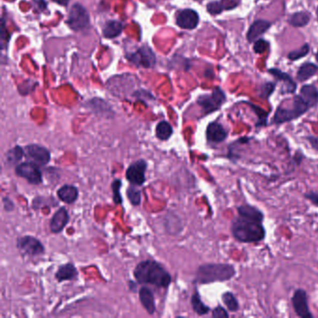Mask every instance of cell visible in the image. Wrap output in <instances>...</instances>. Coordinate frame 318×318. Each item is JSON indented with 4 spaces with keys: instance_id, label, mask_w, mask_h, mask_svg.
<instances>
[{
    "instance_id": "cell-32",
    "label": "cell",
    "mask_w": 318,
    "mask_h": 318,
    "mask_svg": "<svg viewBox=\"0 0 318 318\" xmlns=\"http://www.w3.org/2000/svg\"><path fill=\"white\" fill-rule=\"evenodd\" d=\"M120 187H121V180L120 179H115L112 182L111 188H112V191H113L114 203L116 205H120L122 203V198H121V195H120Z\"/></svg>"
},
{
    "instance_id": "cell-15",
    "label": "cell",
    "mask_w": 318,
    "mask_h": 318,
    "mask_svg": "<svg viewBox=\"0 0 318 318\" xmlns=\"http://www.w3.org/2000/svg\"><path fill=\"white\" fill-rule=\"evenodd\" d=\"M228 136L225 128L219 122H211L206 128L207 141L213 144H219L224 141Z\"/></svg>"
},
{
    "instance_id": "cell-23",
    "label": "cell",
    "mask_w": 318,
    "mask_h": 318,
    "mask_svg": "<svg viewBox=\"0 0 318 318\" xmlns=\"http://www.w3.org/2000/svg\"><path fill=\"white\" fill-rule=\"evenodd\" d=\"M172 134H173V128L168 121L162 120L158 123L156 127V136L160 140L166 141L172 136Z\"/></svg>"
},
{
    "instance_id": "cell-8",
    "label": "cell",
    "mask_w": 318,
    "mask_h": 318,
    "mask_svg": "<svg viewBox=\"0 0 318 318\" xmlns=\"http://www.w3.org/2000/svg\"><path fill=\"white\" fill-rule=\"evenodd\" d=\"M16 245L22 254L27 255L30 257H36L45 253V248L43 247L41 242L30 235H25L18 238Z\"/></svg>"
},
{
    "instance_id": "cell-12",
    "label": "cell",
    "mask_w": 318,
    "mask_h": 318,
    "mask_svg": "<svg viewBox=\"0 0 318 318\" xmlns=\"http://www.w3.org/2000/svg\"><path fill=\"white\" fill-rule=\"evenodd\" d=\"M294 310L300 318H313V315L308 306L307 294L304 290H297L292 297Z\"/></svg>"
},
{
    "instance_id": "cell-7",
    "label": "cell",
    "mask_w": 318,
    "mask_h": 318,
    "mask_svg": "<svg viewBox=\"0 0 318 318\" xmlns=\"http://www.w3.org/2000/svg\"><path fill=\"white\" fill-rule=\"evenodd\" d=\"M126 58L136 66L144 68H151L156 64L155 54L148 46H142L133 53L127 54Z\"/></svg>"
},
{
    "instance_id": "cell-6",
    "label": "cell",
    "mask_w": 318,
    "mask_h": 318,
    "mask_svg": "<svg viewBox=\"0 0 318 318\" xmlns=\"http://www.w3.org/2000/svg\"><path fill=\"white\" fill-rule=\"evenodd\" d=\"M16 174L27 180L32 185H39L42 182V173L38 165L33 162L19 163L15 168Z\"/></svg>"
},
{
    "instance_id": "cell-26",
    "label": "cell",
    "mask_w": 318,
    "mask_h": 318,
    "mask_svg": "<svg viewBox=\"0 0 318 318\" xmlns=\"http://www.w3.org/2000/svg\"><path fill=\"white\" fill-rule=\"evenodd\" d=\"M191 305L194 312L198 314L199 316H205L210 312V308L202 302L197 291H195L191 297Z\"/></svg>"
},
{
    "instance_id": "cell-9",
    "label": "cell",
    "mask_w": 318,
    "mask_h": 318,
    "mask_svg": "<svg viewBox=\"0 0 318 318\" xmlns=\"http://www.w3.org/2000/svg\"><path fill=\"white\" fill-rule=\"evenodd\" d=\"M225 101L226 97L224 92L218 88L209 95L200 96L197 103L204 109L205 113L208 114L218 110Z\"/></svg>"
},
{
    "instance_id": "cell-42",
    "label": "cell",
    "mask_w": 318,
    "mask_h": 318,
    "mask_svg": "<svg viewBox=\"0 0 318 318\" xmlns=\"http://www.w3.org/2000/svg\"><path fill=\"white\" fill-rule=\"evenodd\" d=\"M317 13H318V11H317Z\"/></svg>"
},
{
    "instance_id": "cell-1",
    "label": "cell",
    "mask_w": 318,
    "mask_h": 318,
    "mask_svg": "<svg viewBox=\"0 0 318 318\" xmlns=\"http://www.w3.org/2000/svg\"><path fill=\"white\" fill-rule=\"evenodd\" d=\"M134 278L139 284H149L159 288H168L172 282L169 273L154 261L141 262L134 271Z\"/></svg>"
},
{
    "instance_id": "cell-18",
    "label": "cell",
    "mask_w": 318,
    "mask_h": 318,
    "mask_svg": "<svg viewBox=\"0 0 318 318\" xmlns=\"http://www.w3.org/2000/svg\"><path fill=\"white\" fill-rule=\"evenodd\" d=\"M139 300L143 307L149 315H153L156 311L155 300L152 291L147 287H143L139 290Z\"/></svg>"
},
{
    "instance_id": "cell-16",
    "label": "cell",
    "mask_w": 318,
    "mask_h": 318,
    "mask_svg": "<svg viewBox=\"0 0 318 318\" xmlns=\"http://www.w3.org/2000/svg\"><path fill=\"white\" fill-rule=\"evenodd\" d=\"M271 27V23L265 20H258L250 26L248 32V42H254Z\"/></svg>"
},
{
    "instance_id": "cell-24",
    "label": "cell",
    "mask_w": 318,
    "mask_h": 318,
    "mask_svg": "<svg viewBox=\"0 0 318 318\" xmlns=\"http://www.w3.org/2000/svg\"><path fill=\"white\" fill-rule=\"evenodd\" d=\"M237 211H238V215H242V216H246V217H249V218L259 219V220H262V221L264 219V216H263L262 211L259 210L258 208H256L255 206H252V205H241L237 208Z\"/></svg>"
},
{
    "instance_id": "cell-40",
    "label": "cell",
    "mask_w": 318,
    "mask_h": 318,
    "mask_svg": "<svg viewBox=\"0 0 318 318\" xmlns=\"http://www.w3.org/2000/svg\"><path fill=\"white\" fill-rule=\"evenodd\" d=\"M57 4L61 5V6H67V4L69 3V0H52Z\"/></svg>"
},
{
    "instance_id": "cell-36",
    "label": "cell",
    "mask_w": 318,
    "mask_h": 318,
    "mask_svg": "<svg viewBox=\"0 0 318 318\" xmlns=\"http://www.w3.org/2000/svg\"><path fill=\"white\" fill-rule=\"evenodd\" d=\"M274 90H275V85L272 84V83L264 85V86L262 87V97H263V98H267V97L270 96V94L274 92Z\"/></svg>"
},
{
    "instance_id": "cell-4",
    "label": "cell",
    "mask_w": 318,
    "mask_h": 318,
    "mask_svg": "<svg viewBox=\"0 0 318 318\" xmlns=\"http://www.w3.org/2000/svg\"><path fill=\"white\" fill-rule=\"evenodd\" d=\"M310 107L305 103L301 95L296 96L293 100V104L291 107H283L279 106L275 114L274 121L277 124H281L284 122H288L290 120L298 119L302 115H304Z\"/></svg>"
},
{
    "instance_id": "cell-34",
    "label": "cell",
    "mask_w": 318,
    "mask_h": 318,
    "mask_svg": "<svg viewBox=\"0 0 318 318\" xmlns=\"http://www.w3.org/2000/svg\"><path fill=\"white\" fill-rule=\"evenodd\" d=\"M268 42L263 40V39H259L258 41H256L254 45V50L256 53H263L265 50L268 49Z\"/></svg>"
},
{
    "instance_id": "cell-3",
    "label": "cell",
    "mask_w": 318,
    "mask_h": 318,
    "mask_svg": "<svg viewBox=\"0 0 318 318\" xmlns=\"http://www.w3.org/2000/svg\"><path fill=\"white\" fill-rule=\"evenodd\" d=\"M235 276V269L231 264L210 263L200 266L196 275V282L209 284L224 282Z\"/></svg>"
},
{
    "instance_id": "cell-27",
    "label": "cell",
    "mask_w": 318,
    "mask_h": 318,
    "mask_svg": "<svg viewBox=\"0 0 318 318\" xmlns=\"http://www.w3.org/2000/svg\"><path fill=\"white\" fill-rule=\"evenodd\" d=\"M24 156V149H21L20 146H16L9 149L6 154V163L8 165H14L21 162L22 157Z\"/></svg>"
},
{
    "instance_id": "cell-13",
    "label": "cell",
    "mask_w": 318,
    "mask_h": 318,
    "mask_svg": "<svg viewBox=\"0 0 318 318\" xmlns=\"http://www.w3.org/2000/svg\"><path fill=\"white\" fill-rule=\"evenodd\" d=\"M199 23V15L195 10L191 8H186L181 11L177 16V24L183 29L196 28Z\"/></svg>"
},
{
    "instance_id": "cell-25",
    "label": "cell",
    "mask_w": 318,
    "mask_h": 318,
    "mask_svg": "<svg viewBox=\"0 0 318 318\" xmlns=\"http://www.w3.org/2000/svg\"><path fill=\"white\" fill-rule=\"evenodd\" d=\"M270 73H272L277 79L285 82L284 84L286 85V92H293L296 90V84L293 82V80L288 74L283 73L282 71L278 69H271Z\"/></svg>"
},
{
    "instance_id": "cell-14",
    "label": "cell",
    "mask_w": 318,
    "mask_h": 318,
    "mask_svg": "<svg viewBox=\"0 0 318 318\" xmlns=\"http://www.w3.org/2000/svg\"><path fill=\"white\" fill-rule=\"evenodd\" d=\"M69 221V214L65 207L58 209L50 221V231L53 234L61 233Z\"/></svg>"
},
{
    "instance_id": "cell-41",
    "label": "cell",
    "mask_w": 318,
    "mask_h": 318,
    "mask_svg": "<svg viewBox=\"0 0 318 318\" xmlns=\"http://www.w3.org/2000/svg\"><path fill=\"white\" fill-rule=\"evenodd\" d=\"M317 60H318V54H317Z\"/></svg>"
},
{
    "instance_id": "cell-33",
    "label": "cell",
    "mask_w": 318,
    "mask_h": 318,
    "mask_svg": "<svg viewBox=\"0 0 318 318\" xmlns=\"http://www.w3.org/2000/svg\"><path fill=\"white\" fill-rule=\"evenodd\" d=\"M309 50H310L309 46L307 44H305L303 47H301L300 49L294 50V51H291L289 54V58H290V60H298V59H300L302 57L306 56L308 54V52H309Z\"/></svg>"
},
{
    "instance_id": "cell-28",
    "label": "cell",
    "mask_w": 318,
    "mask_h": 318,
    "mask_svg": "<svg viewBox=\"0 0 318 318\" xmlns=\"http://www.w3.org/2000/svg\"><path fill=\"white\" fill-rule=\"evenodd\" d=\"M318 71V66L311 63H306L301 66L298 72V79L300 81H305L312 78Z\"/></svg>"
},
{
    "instance_id": "cell-21",
    "label": "cell",
    "mask_w": 318,
    "mask_h": 318,
    "mask_svg": "<svg viewBox=\"0 0 318 318\" xmlns=\"http://www.w3.org/2000/svg\"><path fill=\"white\" fill-rule=\"evenodd\" d=\"M302 98L305 101V103L308 105L309 107H313L318 104V91L317 88L313 85H305L302 90L301 94Z\"/></svg>"
},
{
    "instance_id": "cell-19",
    "label": "cell",
    "mask_w": 318,
    "mask_h": 318,
    "mask_svg": "<svg viewBox=\"0 0 318 318\" xmlns=\"http://www.w3.org/2000/svg\"><path fill=\"white\" fill-rule=\"evenodd\" d=\"M78 276V270L72 264L67 263L60 266L55 274V278L59 282L74 280Z\"/></svg>"
},
{
    "instance_id": "cell-38",
    "label": "cell",
    "mask_w": 318,
    "mask_h": 318,
    "mask_svg": "<svg viewBox=\"0 0 318 318\" xmlns=\"http://www.w3.org/2000/svg\"><path fill=\"white\" fill-rule=\"evenodd\" d=\"M305 197L308 199L309 201H311L314 205H318V193H316L314 191H310V192L305 194Z\"/></svg>"
},
{
    "instance_id": "cell-37",
    "label": "cell",
    "mask_w": 318,
    "mask_h": 318,
    "mask_svg": "<svg viewBox=\"0 0 318 318\" xmlns=\"http://www.w3.org/2000/svg\"><path fill=\"white\" fill-rule=\"evenodd\" d=\"M3 205H4V209L7 212H10L14 209V204L9 198L3 199Z\"/></svg>"
},
{
    "instance_id": "cell-29",
    "label": "cell",
    "mask_w": 318,
    "mask_h": 318,
    "mask_svg": "<svg viewBox=\"0 0 318 318\" xmlns=\"http://www.w3.org/2000/svg\"><path fill=\"white\" fill-rule=\"evenodd\" d=\"M310 21V15L304 11H301V12H296L294 14L291 15L290 19H289V22L292 26H295V27H302V26H305L308 22Z\"/></svg>"
},
{
    "instance_id": "cell-5",
    "label": "cell",
    "mask_w": 318,
    "mask_h": 318,
    "mask_svg": "<svg viewBox=\"0 0 318 318\" xmlns=\"http://www.w3.org/2000/svg\"><path fill=\"white\" fill-rule=\"evenodd\" d=\"M66 23L73 31L79 32L89 26L90 16L83 6L80 4H74L69 9Z\"/></svg>"
},
{
    "instance_id": "cell-22",
    "label": "cell",
    "mask_w": 318,
    "mask_h": 318,
    "mask_svg": "<svg viewBox=\"0 0 318 318\" xmlns=\"http://www.w3.org/2000/svg\"><path fill=\"white\" fill-rule=\"evenodd\" d=\"M123 29L122 23L119 21H106L104 29H103V35L106 38H114L120 35Z\"/></svg>"
},
{
    "instance_id": "cell-10",
    "label": "cell",
    "mask_w": 318,
    "mask_h": 318,
    "mask_svg": "<svg viewBox=\"0 0 318 318\" xmlns=\"http://www.w3.org/2000/svg\"><path fill=\"white\" fill-rule=\"evenodd\" d=\"M24 156L26 159L37 165H46L50 161V152L40 145L31 144L24 148Z\"/></svg>"
},
{
    "instance_id": "cell-31",
    "label": "cell",
    "mask_w": 318,
    "mask_h": 318,
    "mask_svg": "<svg viewBox=\"0 0 318 318\" xmlns=\"http://www.w3.org/2000/svg\"><path fill=\"white\" fill-rule=\"evenodd\" d=\"M127 196L130 203L134 206L141 204V192L134 186H130L128 188Z\"/></svg>"
},
{
    "instance_id": "cell-2",
    "label": "cell",
    "mask_w": 318,
    "mask_h": 318,
    "mask_svg": "<svg viewBox=\"0 0 318 318\" xmlns=\"http://www.w3.org/2000/svg\"><path fill=\"white\" fill-rule=\"evenodd\" d=\"M232 234L242 243H259L265 238L262 220L238 215L232 223Z\"/></svg>"
},
{
    "instance_id": "cell-30",
    "label": "cell",
    "mask_w": 318,
    "mask_h": 318,
    "mask_svg": "<svg viewBox=\"0 0 318 318\" xmlns=\"http://www.w3.org/2000/svg\"><path fill=\"white\" fill-rule=\"evenodd\" d=\"M222 301L224 304L226 305L228 310L231 312L238 311L239 309V304L237 299L235 298L232 292H226L222 295Z\"/></svg>"
},
{
    "instance_id": "cell-17",
    "label": "cell",
    "mask_w": 318,
    "mask_h": 318,
    "mask_svg": "<svg viewBox=\"0 0 318 318\" xmlns=\"http://www.w3.org/2000/svg\"><path fill=\"white\" fill-rule=\"evenodd\" d=\"M57 196L65 204H73L78 197V188L72 185H64L57 191Z\"/></svg>"
},
{
    "instance_id": "cell-39",
    "label": "cell",
    "mask_w": 318,
    "mask_h": 318,
    "mask_svg": "<svg viewBox=\"0 0 318 318\" xmlns=\"http://www.w3.org/2000/svg\"><path fill=\"white\" fill-rule=\"evenodd\" d=\"M307 139H308V141L310 142L312 147L318 150V136H309V137H307Z\"/></svg>"
},
{
    "instance_id": "cell-35",
    "label": "cell",
    "mask_w": 318,
    "mask_h": 318,
    "mask_svg": "<svg viewBox=\"0 0 318 318\" xmlns=\"http://www.w3.org/2000/svg\"><path fill=\"white\" fill-rule=\"evenodd\" d=\"M212 316L213 318H229L228 312H227L223 307H221V306H218V307H216V308L213 310Z\"/></svg>"
},
{
    "instance_id": "cell-11",
    "label": "cell",
    "mask_w": 318,
    "mask_h": 318,
    "mask_svg": "<svg viewBox=\"0 0 318 318\" xmlns=\"http://www.w3.org/2000/svg\"><path fill=\"white\" fill-rule=\"evenodd\" d=\"M148 164L145 160H138L132 163L126 171L128 181L134 186H142L146 181V170Z\"/></svg>"
},
{
    "instance_id": "cell-20",
    "label": "cell",
    "mask_w": 318,
    "mask_h": 318,
    "mask_svg": "<svg viewBox=\"0 0 318 318\" xmlns=\"http://www.w3.org/2000/svg\"><path fill=\"white\" fill-rule=\"evenodd\" d=\"M237 5H238V2L236 0L215 1V2H211L207 5V10L209 13H211L212 15H217L221 13L223 10L233 9Z\"/></svg>"
}]
</instances>
